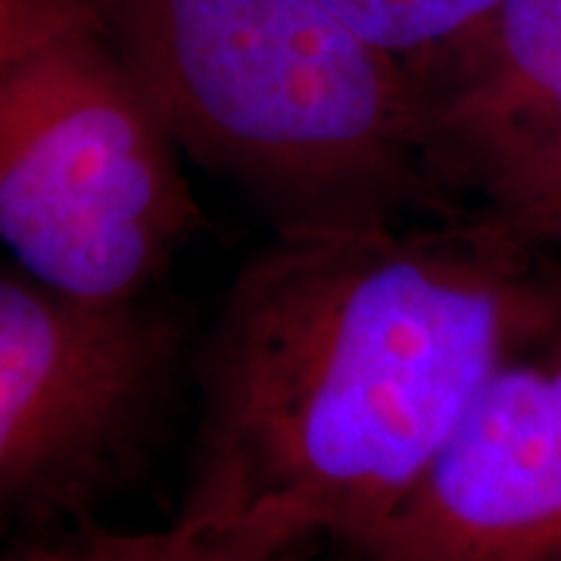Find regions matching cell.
<instances>
[{
	"mask_svg": "<svg viewBox=\"0 0 561 561\" xmlns=\"http://www.w3.org/2000/svg\"><path fill=\"white\" fill-rule=\"evenodd\" d=\"M409 72L437 160L465 203L561 253V0H505Z\"/></svg>",
	"mask_w": 561,
	"mask_h": 561,
	"instance_id": "6",
	"label": "cell"
},
{
	"mask_svg": "<svg viewBox=\"0 0 561 561\" xmlns=\"http://www.w3.org/2000/svg\"><path fill=\"white\" fill-rule=\"evenodd\" d=\"M79 7L81 0H0V66Z\"/></svg>",
	"mask_w": 561,
	"mask_h": 561,
	"instance_id": "10",
	"label": "cell"
},
{
	"mask_svg": "<svg viewBox=\"0 0 561 561\" xmlns=\"http://www.w3.org/2000/svg\"><path fill=\"white\" fill-rule=\"evenodd\" d=\"M184 160L272 231L474 213L431 144L409 66L321 0H81Z\"/></svg>",
	"mask_w": 561,
	"mask_h": 561,
	"instance_id": "2",
	"label": "cell"
},
{
	"mask_svg": "<svg viewBox=\"0 0 561 561\" xmlns=\"http://www.w3.org/2000/svg\"><path fill=\"white\" fill-rule=\"evenodd\" d=\"M312 549V542L194 530L172 522L162 530L122 534L119 561H309Z\"/></svg>",
	"mask_w": 561,
	"mask_h": 561,
	"instance_id": "8",
	"label": "cell"
},
{
	"mask_svg": "<svg viewBox=\"0 0 561 561\" xmlns=\"http://www.w3.org/2000/svg\"><path fill=\"white\" fill-rule=\"evenodd\" d=\"M119 540L116 530L81 527L44 540L7 542L0 549V561H119Z\"/></svg>",
	"mask_w": 561,
	"mask_h": 561,
	"instance_id": "9",
	"label": "cell"
},
{
	"mask_svg": "<svg viewBox=\"0 0 561 561\" xmlns=\"http://www.w3.org/2000/svg\"><path fill=\"white\" fill-rule=\"evenodd\" d=\"M353 32L405 66L478 28L505 0H321Z\"/></svg>",
	"mask_w": 561,
	"mask_h": 561,
	"instance_id": "7",
	"label": "cell"
},
{
	"mask_svg": "<svg viewBox=\"0 0 561 561\" xmlns=\"http://www.w3.org/2000/svg\"><path fill=\"white\" fill-rule=\"evenodd\" d=\"M559 319L561 253L478 213L272 231L191 356L197 427L175 524L356 542Z\"/></svg>",
	"mask_w": 561,
	"mask_h": 561,
	"instance_id": "1",
	"label": "cell"
},
{
	"mask_svg": "<svg viewBox=\"0 0 561 561\" xmlns=\"http://www.w3.org/2000/svg\"><path fill=\"white\" fill-rule=\"evenodd\" d=\"M343 561H561V319L508 362L415 490Z\"/></svg>",
	"mask_w": 561,
	"mask_h": 561,
	"instance_id": "5",
	"label": "cell"
},
{
	"mask_svg": "<svg viewBox=\"0 0 561 561\" xmlns=\"http://www.w3.org/2000/svg\"><path fill=\"white\" fill-rule=\"evenodd\" d=\"M191 331L153 297L91 302L0 268V542L91 527L153 456Z\"/></svg>",
	"mask_w": 561,
	"mask_h": 561,
	"instance_id": "4",
	"label": "cell"
},
{
	"mask_svg": "<svg viewBox=\"0 0 561 561\" xmlns=\"http://www.w3.org/2000/svg\"><path fill=\"white\" fill-rule=\"evenodd\" d=\"M203 228L179 140L84 3L0 66V247L16 268L135 302Z\"/></svg>",
	"mask_w": 561,
	"mask_h": 561,
	"instance_id": "3",
	"label": "cell"
}]
</instances>
